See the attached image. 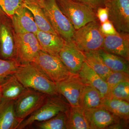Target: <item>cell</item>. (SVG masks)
<instances>
[{
    "label": "cell",
    "mask_w": 129,
    "mask_h": 129,
    "mask_svg": "<svg viewBox=\"0 0 129 129\" xmlns=\"http://www.w3.org/2000/svg\"><path fill=\"white\" fill-rule=\"evenodd\" d=\"M39 2V3L40 5H41L42 7L43 6V3H44V0H37Z\"/></svg>",
    "instance_id": "obj_35"
},
{
    "label": "cell",
    "mask_w": 129,
    "mask_h": 129,
    "mask_svg": "<svg viewBox=\"0 0 129 129\" xmlns=\"http://www.w3.org/2000/svg\"><path fill=\"white\" fill-rule=\"evenodd\" d=\"M6 17H0V58L16 60L14 35L5 21Z\"/></svg>",
    "instance_id": "obj_15"
},
{
    "label": "cell",
    "mask_w": 129,
    "mask_h": 129,
    "mask_svg": "<svg viewBox=\"0 0 129 129\" xmlns=\"http://www.w3.org/2000/svg\"><path fill=\"white\" fill-rule=\"evenodd\" d=\"M78 75L83 83L96 89L104 98L108 92L107 83L91 68L85 61Z\"/></svg>",
    "instance_id": "obj_17"
},
{
    "label": "cell",
    "mask_w": 129,
    "mask_h": 129,
    "mask_svg": "<svg viewBox=\"0 0 129 129\" xmlns=\"http://www.w3.org/2000/svg\"><path fill=\"white\" fill-rule=\"evenodd\" d=\"M58 57L71 74H78L85 60L84 53L73 41H64Z\"/></svg>",
    "instance_id": "obj_11"
},
{
    "label": "cell",
    "mask_w": 129,
    "mask_h": 129,
    "mask_svg": "<svg viewBox=\"0 0 129 129\" xmlns=\"http://www.w3.org/2000/svg\"><path fill=\"white\" fill-rule=\"evenodd\" d=\"M100 25L99 21L91 22L75 30L73 41L79 50L84 53L102 48L105 35Z\"/></svg>",
    "instance_id": "obj_3"
},
{
    "label": "cell",
    "mask_w": 129,
    "mask_h": 129,
    "mask_svg": "<svg viewBox=\"0 0 129 129\" xmlns=\"http://www.w3.org/2000/svg\"><path fill=\"white\" fill-rule=\"evenodd\" d=\"M14 103V101H1L0 129H16L21 123L16 116Z\"/></svg>",
    "instance_id": "obj_19"
},
{
    "label": "cell",
    "mask_w": 129,
    "mask_h": 129,
    "mask_svg": "<svg viewBox=\"0 0 129 129\" xmlns=\"http://www.w3.org/2000/svg\"><path fill=\"white\" fill-rule=\"evenodd\" d=\"M42 8L56 33L64 41H73L75 29L59 8L56 0H44Z\"/></svg>",
    "instance_id": "obj_5"
},
{
    "label": "cell",
    "mask_w": 129,
    "mask_h": 129,
    "mask_svg": "<svg viewBox=\"0 0 129 129\" xmlns=\"http://www.w3.org/2000/svg\"><path fill=\"white\" fill-rule=\"evenodd\" d=\"M36 36L41 47L44 52L58 56V53L63 46L64 41L57 34L39 30Z\"/></svg>",
    "instance_id": "obj_16"
},
{
    "label": "cell",
    "mask_w": 129,
    "mask_h": 129,
    "mask_svg": "<svg viewBox=\"0 0 129 129\" xmlns=\"http://www.w3.org/2000/svg\"><path fill=\"white\" fill-rule=\"evenodd\" d=\"M98 51L104 63L112 72H124L129 74L128 60L108 53L102 49Z\"/></svg>",
    "instance_id": "obj_22"
},
{
    "label": "cell",
    "mask_w": 129,
    "mask_h": 129,
    "mask_svg": "<svg viewBox=\"0 0 129 129\" xmlns=\"http://www.w3.org/2000/svg\"><path fill=\"white\" fill-rule=\"evenodd\" d=\"M7 16L6 14H5V12L3 11L1 7H0V17H6Z\"/></svg>",
    "instance_id": "obj_34"
},
{
    "label": "cell",
    "mask_w": 129,
    "mask_h": 129,
    "mask_svg": "<svg viewBox=\"0 0 129 129\" xmlns=\"http://www.w3.org/2000/svg\"><path fill=\"white\" fill-rule=\"evenodd\" d=\"M30 63L55 83L67 79L71 75L58 56L41 50Z\"/></svg>",
    "instance_id": "obj_6"
},
{
    "label": "cell",
    "mask_w": 129,
    "mask_h": 129,
    "mask_svg": "<svg viewBox=\"0 0 129 129\" xmlns=\"http://www.w3.org/2000/svg\"><path fill=\"white\" fill-rule=\"evenodd\" d=\"M14 36L16 60L21 64L32 62L41 50L35 34L14 33Z\"/></svg>",
    "instance_id": "obj_7"
},
{
    "label": "cell",
    "mask_w": 129,
    "mask_h": 129,
    "mask_svg": "<svg viewBox=\"0 0 129 129\" xmlns=\"http://www.w3.org/2000/svg\"><path fill=\"white\" fill-rule=\"evenodd\" d=\"M22 6L23 0H0V7L7 16L10 18Z\"/></svg>",
    "instance_id": "obj_30"
},
{
    "label": "cell",
    "mask_w": 129,
    "mask_h": 129,
    "mask_svg": "<svg viewBox=\"0 0 129 129\" xmlns=\"http://www.w3.org/2000/svg\"><path fill=\"white\" fill-rule=\"evenodd\" d=\"M100 29L105 36L113 35L118 33L112 23L109 20L100 24Z\"/></svg>",
    "instance_id": "obj_31"
},
{
    "label": "cell",
    "mask_w": 129,
    "mask_h": 129,
    "mask_svg": "<svg viewBox=\"0 0 129 129\" xmlns=\"http://www.w3.org/2000/svg\"><path fill=\"white\" fill-rule=\"evenodd\" d=\"M2 87L1 85H0V92H1Z\"/></svg>",
    "instance_id": "obj_37"
},
{
    "label": "cell",
    "mask_w": 129,
    "mask_h": 129,
    "mask_svg": "<svg viewBox=\"0 0 129 129\" xmlns=\"http://www.w3.org/2000/svg\"><path fill=\"white\" fill-rule=\"evenodd\" d=\"M1 98H2L1 92H0V103H1Z\"/></svg>",
    "instance_id": "obj_36"
},
{
    "label": "cell",
    "mask_w": 129,
    "mask_h": 129,
    "mask_svg": "<svg viewBox=\"0 0 129 129\" xmlns=\"http://www.w3.org/2000/svg\"><path fill=\"white\" fill-rule=\"evenodd\" d=\"M103 98L96 89L85 85L81 98L80 107L85 110L96 108L102 106Z\"/></svg>",
    "instance_id": "obj_21"
},
{
    "label": "cell",
    "mask_w": 129,
    "mask_h": 129,
    "mask_svg": "<svg viewBox=\"0 0 129 129\" xmlns=\"http://www.w3.org/2000/svg\"><path fill=\"white\" fill-rule=\"evenodd\" d=\"M90 7L96 11L100 7H105L108 0H74Z\"/></svg>",
    "instance_id": "obj_32"
},
{
    "label": "cell",
    "mask_w": 129,
    "mask_h": 129,
    "mask_svg": "<svg viewBox=\"0 0 129 129\" xmlns=\"http://www.w3.org/2000/svg\"><path fill=\"white\" fill-rule=\"evenodd\" d=\"M84 111L90 129H109L123 119L103 106Z\"/></svg>",
    "instance_id": "obj_12"
},
{
    "label": "cell",
    "mask_w": 129,
    "mask_h": 129,
    "mask_svg": "<svg viewBox=\"0 0 129 129\" xmlns=\"http://www.w3.org/2000/svg\"><path fill=\"white\" fill-rule=\"evenodd\" d=\"M105 7L117 32L129 33V0H108Z\"/></svg>",
    "instance_id": "obj_9"
},
{
    "label": "cell",
    "mask_w": 129,
    "mask_h": 129,
    "mask_svg": "<svg viewBox=\"0 0 129 129\" xmlns=\"http://www.w3.org/2000/svg\"><path fill=\"white\" fill-rule=\"evenodd\" d=\"M104 98H115L129 102V81L118 84L108 92Z\"/></svg>",
    "instance_id": "obj_28"
},
{
    "label": "cell",
    "mask_w": 129,
    "mask_h": 129,
    "mask_svg": "<svg viewBox=\"0 0 129 129\" xmlns=\"http://www.w3.org/2000/svg\"><path fill=\"white\" fill-rule=\"evenodd\" d=\"M67 116L68 129H90L84 110L80 106H70Z\"/></svg>",
    "instance_id": "obj_24"
},
{
    "label": "cell",
    "mask_w": 129,
    "mask_h": 129,
    "mask_svg": "<svg viewBox=\"0 0 129 129\" xmlns=\"http://www.w3.org/2000/svg\"><path fill=\"white\" fill-rule=\"evenodd\" d=\"M14 75L25 88L33 89L49 95L59 94L55 83L30 63L20 64Z\"/></svg>",
    "instance_id": "obj_1"
},
{
    "label": "cell",
    "mask_w": 129,
    "mask_h": 129,
    "mask_svg": "<svg viewBox=\"0 0 129 129\" xmlns=\"http://www.w3.org/2000/svg\"><path fill=\"white\" fill-rule=\"evenodd\" d=\"M70 107L67 100L60 94L48 95L43 104L22 120L17 129H24L35 122L48 120L60 112L67 113Z\"/></svg>",
    "instance_id": "obj_2"
},
{
    "label": "cell",
    "mask_w": 129,
    "mask_h": 129,
    "mask_svg": "<svg viewBox=\"0 0 129 129\" xmlns=\"http://www.w3.org/2000/svg\"><path fill=\"white\" fill-rule=\"evenodd\" d=\"M20 64L16 60L0 58V85L9 76L14 74Z\"/></svg>",
    "instance_id": "obj_27"
},
{
    "label": "cell",
    "mask_w": 129,
    "mask_h": 129,
    "mask_svg": "<svg viewBox=\"0 0 129 129\" xmlns=\"http://www.w3.org/2000/svg\"><path fill=\"white\" fill-rule=\"evenodd\" d=\"M102 49L129 61V33L118 32L116 35L105 36Z\"/></svg>",
    "instance_id": "obj_13"
},
{
    "label": "cell",
    "mask_w": 129,
    "mask_h": 129,
    "mask_svg": "<svg viewBox=\"0 0 129 129\" xmlns=\"http://www.w3.org/2000/svg\"><path fill=\"white\" fill-rule=\"evenodd\" d=\"M58 94L67 100L70 106H80L85 84L78 74H71L67 79L55 83Z\"/></svg>",
    "instance_id": "obj_10"
},
{
    "label": "cell",
    "mask_w": 129,
    "mask_h": 129,
    "mask_svg": "<svg viewBox=\"0 0 129 129\" xmlns=\"http://www.w3.org/2000/svg\"><path fill=\"white\" fill-rule=\"evenodd\" d=\"M11 18L16 34H35L39 30L32 13L23 6L19 8Z\"/></svg>",
    "instance_id": "obj_14"
},
{
    "label": "cell",
    "mask_w": 129,
    "mask_h": 129,
    "mask_svg": "<svg viewBox=\"0 0 129 129\" xmlns=\"http://www.w3.org/2000/svg\"><path fill=\"white\" fill-rule=\"evenodd\" d=\"M126 81H129V74L124 72H112L106 81L108 87V92L118 84Z\"/></svg>",
    "instance_id": "obj_29"
},
{
    "label": "cell",
    "mask_w": 129,
    "mask_h": 129,
    "mask_svg": "<svg viewBox=\"0 0 129 129\" xmlns=\"http://www.w3.org/2000/svg\"><path fill=\"white\" fill-rule=\"evenodd\" d=\"M1 85V101H16L27 89L18 80L14 75L9 76Z\"/></svg>",
    "instance_id": "obj_20"
},
{
    "label": "cell",
    "mask_w": 129,
    "mask_h": 129,
    "mask_svg": "<svg viewBox=\"0 0 129 129\" xmlns=\"http://www.w3.org/2000/svg\"><path fill=\"white\" fill-rule=\"evenodd\" d=\"M84 53L85 57V61L106 81L109 75L113 72L104 63L98 51L84 52Z\"/></svg>",
    "instance_id": "obj_23"
},
{
    "label": "cell",
    "mask_w": 129,
    "mask_h": 129,
    "mask_svg": "<svg viewBox=\"0 0 129 129\" xmlns=\"http://www.w3.org/2000/svg\"><path fill=\"white\" fill-rule=\"evenodd\" d=\"M96 16L100 24L108 20V12L106 7H100L96 11Z\"/></svg>",
    "instance_id": "obj_33"
},
{
    "label": "cell",
    "mask_w": 129,
    "mask_h": 129,
    "mask_svg": "<svg viewBox=\"0 0 129 129\" xmlns=\"http://www.w3.org/2000/svg\"><path fill=\"white\" fill-rule=\"evenodd\" d=\"M23 1L24 6L32 13L39 30L57 34L51 25L43 8L37 0H23Z\"/></svg>",
    "instance_id": "obj_18"
},
{
    "label": "cell",
    "mask_w": 129,
    "mask_h": 129,
    "mask_svg": "<svg viewBox=\"0 0 129 129\" xmlns=\"http://www.w3.org/2000/svg\"><path fill=\"white\" fill-rule=\"evenodd\" d=\"M48 95L33 89L27 88L14 101V110L18 120L21 122L34 112L43 104Z\"/></svg>",
    "instance_id": "obj_8"
},
{
    "label": "cell",
    "mask_w": 129,
    "mask_h": 129,
    "mask_svg": "<svg viewBox=\"0 0 129 129\" xmlns=\"http://www.w3.org/2000/svg\"><path fill=\"white\" fill-rule=\"evenodd\" d=\"M102 106L120 118L129 120V102L115 98H104Z\"/></svg>",
    "instance_id": "obj_25"
},
{
    "label": "cell",
    "mask_w": 129,
    "mask_h": 129,
    "mask_svg": "<svg viewBox=\"0 0 129 129\" xmlns=\"http://www.w3.org/2000/svg\"><path fill=\"white\" fill-rule=\"evenodd\" d=\"M32 125L37 129H68L67 113L60 112L50 119Z\"/></svg>",
    "instance_id": "obj_26"
},
{
    "label": "cell",
    "mask_w": 129,
    "mask_h": 129,
    "mask_svg": "<svg viewBox=\"0 0 129 129\" xmlns=\"http://www.w3.org/2000/svg\"><path fill=\"white\" fill-rule=\"evenodd\" d=\"M63 14L75 30L91 22L99 21L96 11L87 5L74 0H56Z\"/></svg>",
    "instance_id": "obj_4"
}]
</instances>
